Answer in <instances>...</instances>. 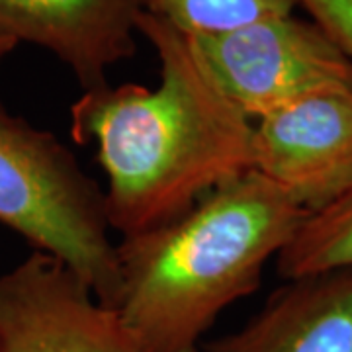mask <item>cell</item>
Instances as JSON below:
<instances>
[{
	"label": "cell",
	"mask_w": 352,
	"mask_h": 352,
	"mask_svg": "<svg viewBox=\"0 0 352 352\" xmlns=\"http://www.w3.org/2000/svg\"><path fill=\"white\" fill-rule=\"evenodd\" d=\"M135 30L159 55V87L108 85L71 108L73 139L96 145L108 221L122 239L175 221L252 170L254 122L206 73L188 39L145 10Z\"/></svg>",
	"instance_id": "obj_1"
},
{
	"label": "cell",
	"mask_w": 352,
	"mask_h": 352,
	"mask_svg": "<svg viewBox=\"0 0 352 352\" xmlns=\"http://www.w3.org/2000/svg\"><path fill=\"white\" fill-rule=\"evenodd\" d=\"M309 212L249 170L166 226L124 237L113 309L143 352H200L219 314L261 286Z\"/></svg>",
	"instance_id": "obj_2"
},
{
	"label": "cell",
	"mask_w": 352,
	"mask_h": 352,
	"mask_svg": "<svg viewBox=\"0 0 352 352\" xmlns=\"http://www.w3.org/2000/svg\"><path fill=\"white\" fill-rule=\"evenodd\" d=\"M0 223L61 258L112 307L120 289L106 194L73 151L0 102Z\"/></svg>",
	"instance_id": "obj_3"
},
{
	"label": "cell",
	"mask_w": 352,
	"mask_h": 352,
	"mask_svg": "<svg viewBox=\"0 0 352 352\" xmlns=\"http://www.w3.org/2000/svg\"><path fill=\"white\" fill-rule=\"evenodd\" d=\"M188 43L206 73L252 122L317 92L352 90L351 57L317 22L294 14Z\"/></svg>",
	"instance_id": "obj_4"
},
{
	"label": "cell",
	"mask_w": 352,
	"mask_h": 352,
	"mask_svg": "<svg viewBox=\"0 0 352 352\" xmlns=\"http://www.w3.org/2000/svg\"><path fill=\"white\" fill-rule=\"evenodd\" d=\"M0 352H143L71 266L32 252L0 276Z\"/></svg>",
	"instance_id": "obj_5"
},
{
	"label": "cell",
	"mask_w": 352,
	"mask_h": 352,
	"mask_svg": "<svg viewBox=\"0 0 352 352\" xmlns=\"http://www.w3.org/2000/svg\"><path fill=\"white\" fill-rule=\"evenodd\" d=\"M252 170L309 214L352 186V90H327L254 122Z\"/></svg>",
	"instance_id": "obj_6"
},
{
	"label": "cell",
	"mask_w": 352,
	"mask_h": 352,
	"mask_svg": "<svg viewBox=\"0 0 352 352\" xmlns=\"http://www.w3.org/2000/svg\"><path fill=\"white\" fill-rule=\"evenodd\" d=\"M141 10V0H0V32L57 55L90 92L135 55Z\"/></svg>",
	"instance_id": "obj_7"
},
{
	"label": "cell",
	"mask_w": 352,
	"mask_h": 352,
	"mask_svg": "<svg viewBox=\"0 0 352 352\" xmlns=\"http://www.w3.org/2000/svg\"><path fill=\"white\" fill-rule=\"evenodd\" d=\"M208 352H352V268L288 280Z\"/></svg>",
	"instance_id": "obj_8"
},
{
	"label": "cell",
	"mask_w": 352,
	"mask_h": 352,
	"mask_svg": "<svg viewBox=\"0 0 352 352\" xmlns=\"http://www.w3.org/2000/svg\"><path fill=\"white\" fill-rule=\"evenodd\" d=\"M284 280L352 268V186L323 210L309 214L278 254Z\"/></svg>",
	"instance_id": "obj_9"
},
{
	"label": "cell",
	"mask_w": 352,
	"mask_h": 352,
	"mask_svg": "<svg viewBox=\"0 0 352 352\" xmlns=\"http://www.w3.org/2000/svg\"><path fill=\"white\" fill-rule=\"evenodd\" d=\"M296 0H141V8L184 38H215L294 14Z\"/></svg>",
	"instance_id": "obj_10"
},
{
	"label": "cell",
	"mask_w": 352,
	"mask_h": 352,
	"mask_svg": "<svg viewBox=\"0 0 352 352\" xmlns=\"http://www.w3.org/2000/svg\"><path fill=\"white\" fill-rule=\"evenodd\" d=\"M352 59V0H296Z\"/></svg>",
	"instance_id": "obj_11"
},
{
	"label": "cell",
	"mask_w": 352,
	"mask_h": 352,
	"mask_svg": "<svg viewBox=\"0 0 352 352\" xmlns=\"http://www.w3.org/2000/svg\"><path fill=\"white\" fill-rule=\"evenodd\" d=\"M16 45H18L16 39H12L10 36H4V34L0 32V63H2V59H4Z\"/></svg>",
	"instance_id": "obj_12"
}]
</instances>
